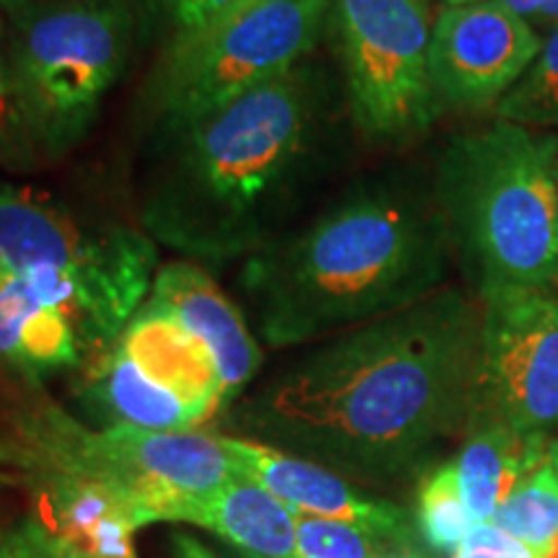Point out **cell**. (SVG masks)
I'll use <instances>...</instances> for the list:
<instances>
[{"label":"cell","instance_id":"1","mask_svg":"<svg viewBox=\"0 0 558 558\" xmlns=\"http://www.w3.org/2000/svg\"><path fill=\"white\" fill-rule=\"evenodd\" d=\"M481 316L478 298L445 284L326 337L239 396L226 424L357 486L422 478L469 427Z\"/></svg>","mask_w":558,"mask_h":558},{"label":"cell","instance_id":"2","mask_svg":"<svg viewBox=\"0 0 558 558\" xmlns=\"http://www.w3.org/2000/svg\"><path fill=\"white\" fill-rule=\"evenodd\" d=\"M337 94L316 60L153 135L140 228L186 262L248 259L292 230L329 163Z\"/></svg>","mask_w":558,"mask_h":558},{"label":"cell","instance_id":"3","mask_svg":"<svg viewBox=\"0 0 558 558\" xmlns=\"http://www.w3.org/2000/svg\"><path fill=\"white\" fill-rule=\"evenodd\" d=\"M450 254L435 186L383 177L243 259L239 282L264 344L298 347L429 298Z\"/></svg>","mask_w":558,"mask_h":558},{"label":"cell","instance_id":"4","mask_svg":"<svg viewBox=\"0 0 558 558\" xmlns=\"http://www.w3.org/2000/svg\"><path fill=\"white\" fill-rule=\"evenodd\" d=\"M432 186L476 298L556 282V132L507 120L463 132L439 153Z\"/></svg>","mask_w":558,"mask_h":558},{"label":"cell","instance_id":"5","mask_svg":"<svg viewBox=\"0 0 558 558\" xmlns=\"http://www.w3.org/2000/svg\"><path fill=\"white\" fill-rule=\"evenodd\" d=\"M137 29L132 0H34L11 13L13 86L41 158H62L88 135Z\"/></svg>","mask_w":558,"mask_h":558},{"label":"cell","instance_id":"6","mask_svg":"<svg viewBox=\"0 0 558 558\" xmlns=\"http://www.w3.org/2000/svg\"><path fill=\"white\" fill-rule=\"evenodd\" d=\"M0 254L19 275L50 269L65 277L83 347L99 352L120 339L158 275V248L143 228L88 218L13 184H0Z\"/></svg>","mask_w":558,"mask_h":558},{"label":"cell","instance_id":"7","mask_svg":"<svg viewBox=\"0 0 558 558\" xmlns=\"http://www.w3.org/2000/svg\"><path fill=\"white\" fill-rule=\"evenodd\" d=\"M329 13L331 0H251L197 37L166 45L140 99L143 124L160 135L288 73L316 50Z\"/></svg>","mask_w":558,"mask_h":558},{"label":"cell","instance_id":"8","mask_svg":"<svg viewBox=\"0 0 558 558\" xmlns=\"http://www.w3.org/2000/svg\"><path fill=\"white\" fill-rule=\"evenodd\" d=\"M349 114L367 140L407 145L442 114L429 73L427 0H331Z\"/></svg>","mask_w":558,"mask_h":558},{"label":"cell","instance_id":"9","mask_svg":"<svg viewBox=\"0 0 558 558\" xmlns=\"http://www.w3.org/2000/svg\"><path fill=\"white\" fill-rule=\"evenodd\" d=\"M478 300L484 316L469 422L556 439L558 288H497Z\"/></svg>","mask_w":558,"mask_h":558},{"label":"cell","instance_id":"10","mask_svg":"<svg viewBox=\"0 0 558 558\" xmlns=\"http://www.w3.org/2000/svg\"><path fill=\"white\" fill-rule=\"evenodd\" d=\"M543 37L501 5H445L432 24L429 73L439 104L486 109L509 94L533 65Z\"/></svg>","mask_w":558,"mask_h":558},{"label":"cell","instance_id":"11","mask_svg":"<svg viewBox=\"0 0 558 558\" xmlns=\"http://www.w3.org/2000/svg\"><path fill=\"white\" fill-rule=\"evenodd\" d=\"M235 471L262 484L295 514L337 520L407 548H422L414 512L388 499L367 497L352 481L313 460L267 448L235 435H220Z\"/></svg>","mask_w":558,"mask_h":558},{"label":"cell","instance_id":"12","mask_svg":"<svg viewBox=\"0 0 558 558\" xmlns=\"http://www.w3.org/2000/svg\"><path fill=\"white\" fill-rule=\"evenodd\" d=\"M150 300L163 305L213 354L226 390V409L246 393L262 367L259 341L241 311L199 264L184 259L158 269Z\"/></svg>","mask_w":558,"mask_h":558},{"label":"cell","instance_id":"13","mask_svg":"<svg viewBox=\"0 0 558 558\" xmlns=\"http://www.w3.org/2000/svg\"><path fill=\"white\" fill-rule=\"evenodd\" d=\"M114 344L135 360L150 380L190 403L205 422L215 411L226 409V390L213 354L150 298L124 326Z\"/></svg>","mask_w":558,"mask_h":558},{"label":"cell","instance_id":"14","mask_svg":"<svg viewBox=\"0 0 558 558\" xmlns=\"http://www.w3.org/2000/svg\"><path fill=\"white\" fill-rule=\"evenodd\" d=\"M171 522L209 530L256 558H298V514L243 473L205 497L184 499Z\"/></svg>","mask_w":558,"mask_h":558},{"label":"cell","instance_id":"15","mask_svg":"<svg viewBox=\"0 0 558 558\" xmlns=\"http://www.w3.org/2000/svg\"><path fill=\"white\" fill-rule=\"evenodd\" d=\"M37 509L65 546L68 558H137L140 522L120 494L65 476L34 478Z\"/></svg>","mask_w":558,"mask_h":558},{"label":"cell","instance_id":"16","mask_svg":"<svg viewBox=\"0 0 558 558\" xmlns=\"http://www.w3.org/2000/svg\"><path fill=\"white\" fill-rule=\"evenodd\" d=\"M81 403L90 422L156 432L197 429L205 418L171 390L150 380L120 347L101 349L81 383Z\"/></svg>","mask_w":558,"mask_h":558},{"label":"cell","instance_id":"17","mask_svg":"<svg viewBox=\"0 0 558 558\" xmlns=\"http://www.w3.org/2000/svg\"><path fill=\"white\" fill-rule=\"evenodd\" d=\"M550 445L554 439L522 437L494 422H469L452 463L473 522H492L507 494L548 456Z\"/></svg>","mask_w":558,"mask_h":558},{"label":"cell","instance_id":"18","mask_svg":"<svg viewBox=\"0 0 558 558\" xmlns=\"http://www.w3.org/2000/svg\"><path fill=\"white\" fill-rule=\"evenodd\" d=\"M414 520L422 546L429 556L456 558L465 535L476 525L460 494L456 463L442 460L418 478Z\"/></svg>","mask_w":558,"mask_h":558},{"label":"cell","instance_id":"19","mask_svg":"<svg viewBox=\"0 0 558 558\" xmlns=\"http://www.w3.org/2000/svg\"><path fill=\"white\" fill-rule=\"evenodd\" d=\"M494 525L527 546L548 550L558 541V463L554 452L527 471L494 514Z\"/></svg>","mask_w":558,"mask_h":558},{"label":"cell","instance_id":"20","mask_svg":"<svg viewBox=\"0 0 558 558\" xmlns=\"http://www.w3.org/2000/svg\"><path fill=\"white\" fill-rule=\"evenodd\" d=\"M83 349L81 333L65 311L37 305L21 326L16 373L39 380L60 369L78 367Z\"/></svg>","mask_w":558,"mask_h":558},{"label":"cell","instance_id":"21","mask_svg":"<svg viewBox=\"0 0 558 558\" xmlns=\"http://www.w3.org/2000/svg\"><path fill=\"white\" fill-rule=\"evenodd\" d=\"M497 114L530 130L558 128V26L543 39L538 58L525 75L497 104Z\"/></svg>","mask_w":558,"mask_h":558},{"label":"cell","instance_id":"22","mask_svg":"<svg viewBox=\"0 0 558 558\" xmlns=\"http://www.w3.org/2000/svg\"><path fill=\"white\" fill-rule=\"evenodd\" d=\"M298 558H429L347 522L298 514Z\"/></svg>","mask_w":558,"mask_h":558},{"label":"cell","instance_id":"23","mask_svg":"<svg viewBox=\"0 0 558 558\" xmlns=\"http://www.w3.org/2000/svg\"><path fill=\"white\" fill-rule=\"evenodd\" d=\"M140 24L163 34V47L197 37L230 13L241 11L251 0H132Z\"/></svg>","mask_w":558,"mask_h":558},{"label":"cell","instance_id":"24","mask_svg":"<svg viewBox=\"0 0 558 558\" xmlns=\"http://www.w3.org/2000/svg\"><path fill=\"white\" fill-rule=\"evenodd\" d=\"M41 160L45 158H41L24 114H21L9 62V26L0 16V166L26 173L37 169Z\"/></svg>","mask_w":558,"mask_h":558},{"label":"cell","instance_id":"25","mask_svg":"<svg viewBox=\"0 0 558 558\" xmlns=\"http://www.w3.org/2000/svg\"><path fill=\"white\" fill-rule=\"evenodd\" d=\"M0 558H68V554L52 527L37 512H32L3 530Z\"/></svg>","mask_w":558,"mask_h":558},{"label":"cell","instance_id":"26","mask_svg":"<svg viewBox=\"0 0 558 558\" xmlns=\"http://www.w3.org/2000/svg\"><path fill=\"white\" fill-rule=\"evenodd\" d=\"M456 558H558V541L554 548L538 550L512 538L494 522H476L465 535Z\"/></svg>","mask_w":558,"mask_h":558},{"label":"cell","instance_id":"27","mask_svg":"<svg viewBox=\"0 0 558 558\" xmlns=\"http://www.w3.org/2000/svg\"><path fill=\"white\" fill-rule=\"evenodd\" d=\"M37 305V298L32 295L24 277H19L11 288L0 290V362L11 369L19 367L21 326Z\"/></svg>","mask_w":558,"mask_h":558},{"label":"cell","instance_id":"28","mask_svg":"<svg viewBox=\"0 0 558 558\" xmlns=\"http://www.w3.org/2000/svg\"><path fill=\"white\" fill-rule=\"evenodd\" d=\"M169 558H220L213 548L184 530H171L169 533Z\"/></svg>","mask_w":558,"mask_h":558},{"label":"cell","instance_id":"29","mask_svg":"<svg viewBox=\"0 0 558 558\" xmlns=\"http://www.w3.org/2000/svg\"><path fill=\"white\" fill-rule=\"evenodd\" d=\"M481 3L501 5V9H509V11L520 13V16L527 19L538 11L541 0H445V5H481Z\"/></svg>","mask_w":558,"mask_h":558},{"label":"cell","instance_id":"30","mask_svg":"<svg viewBox=\"0 0 558 558\" xmlns=\"http://www.w3.org/2000/svg\"><path fill=\"white\" fill-rule=\"evenodd\" d=\"M533 19L538 21L541 26H550V29H556L558 26V0H541L538 11L533 13Z\"/></svg>","mask_w":558,"mask_h":558},{"label":"cell","instance_id":"31","mask_svg":"<svg viewBox=\"0 0 558 558\" xmlns=\"http://www.w3.org/2000/svg\"><path fill=\"white\" fill-rule=\"evenodd\" d=\"M21 275H19V271L16 269H13L11 267V262L9 259H5V256L3 254H0V290H5V288H11V284L13 282H16V279H19Z\"/></svg>","mask_w":558,"mask_h":558},{"label":"cell","instance_id":"32","mask_svg":"<svg viewBox=\"0 0 558 558\" xmlns=\"http://www.w3.org/2000/svg\"><path fill=\"white\" fill-rule=\"evenodd\" d=\"M29 3H34V0H0V9H5V11H19V9H24V5H29Z\"/></svg>","mask_w":558,"mask_h":558},{"label":"cell","instance_id":"33","mask_svg":"<svg viewBox=\"0 0 558 558\" xmlns=\"http://www.w3.org/2000/svg\"><path fill=\"white\" fill-rule=\"evenodd\" d=\"M228 558H256V556H248V554H241V550L228 548Z\"/></svg>","mask_w":558,"mask_h":558},{"label":"cell","instance_id":"34","mask_svg":"<svg viewBox=\"0 0 558 558\" xmlns=\"http://www.w3.org/2000/svg\"><path fill=\"white\" fill-rule=\"evenodd\" d=\"M550 452H554L556 463H558V439H554V445H550Z\"/></svg>","mask_w":558,"mask_h":558},{"label":"cell","instance_id":"35","mask_svg":"<svg viewBox=\"0 0 558 558\" xmlns=\"http://www.w3.org/2000/svg\"><path fill=\"white\" fill-rule=\"evenodd\" d=\"M3 530H5V527H3V520H0V535H3Z\"/></svg>","mask_w":558,"mask_h":558},{"label":"cell","instance_id":"36","mask_svg":"<svg viewBox=\"0 0 558 558\" xmlns=\"http://www.w3.org/2000/svg\"><path fill=\"white\" fill-rule=\"evenodd\" d=\"M554 288H558V282H556V284H554Z\"/></svg>","mask_w":558,"mask_h":558},{"label":"cell","instance_id":"37","mask_svg":"<svg viewBox=\"0 0 558 558\" xmlns=\"http://www.w3.org/2000/svg\"><path fill=\"white\" fill-rule=\"evenodd\" d=\"M556 282H558V279H556ZM556 282H554V284H556Z\"/></svg>","mask_w":558,"mask_h":558}]
</instances>
